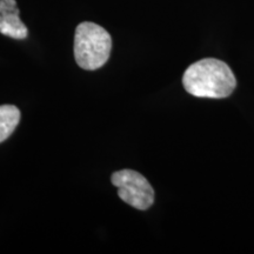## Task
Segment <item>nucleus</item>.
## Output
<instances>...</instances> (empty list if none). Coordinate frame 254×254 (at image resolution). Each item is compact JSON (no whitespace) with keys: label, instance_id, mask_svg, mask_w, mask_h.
I'll use <instances>...</instances> for the list:
<instances>
[{"label":"nucleus","instance_id":"obj_1","mask_svg":"<svg viewBox=\"0 0 254 254\" xmlns=\"http://www.w3.org/2000/svg\"><path fill=\"white\" fill-rule=\"evenodd\" d=\"M183 85L194 97L221 99L231 95L237 86V80L227 64L206 58L192 64L186 69Z\"/></svg>","mask_w":254,"mask_h":254},{"label":"nucleus","instance_id":"obj_2","mask_svg":"<svg viewBox=\"0 0 254 254\" xmlns=\"http://www.w3.org/2000/svg\"><path fill=\"white\" fill-rule=\"evenodd\" d=\"M112 38L100 25L84 21L75 28L74 58L79 67L95 71L110 59Z\"/></svg>","mask_w":254,"mask_h":254},{"label":"nucleus","instance_id":"obj_3","mask_svg":"<svg viewBox=\"0 0 254 254\" xmlns=\"http://www.w3.org/2000/svg\"><path fill=\"white\" fill-rule=\"evenodd\" d=\"M111 182L118 189L119 198L127 205L146 211L154 202V190L147 179L136 171L122 170L114 172Z\"/></svg>","mask_w":254,"mask_h":254},{"label":"nucleus","instance_id":"obj_4","mask_svg":"<svg viewBox=\"0 0 254 254\" xmlns=\"http://www.w3.org/2000/svg\"><path fill=\"white\" fill-rule=\"evenodd\" d=\"M19 14L15 0H0V33L12 39H26L28 30Z\"/></svg>","mask_w":254,"mask_h":254},{"label":"nucleus","instance_id":"obj_5","mask_svg":"<svg viewBox=\"0 0 254 254\" xmlns=\"http://www.w3.org/2000/svg\"><path fill=\"white\" fill-rule=\"evenodd\" d=\"M20 122V111L14 105L0 106V144L8 139Z\"/></svg>","mask_w":254,"mask_h":254}]
</instances>
